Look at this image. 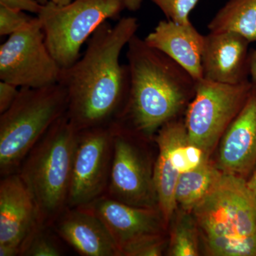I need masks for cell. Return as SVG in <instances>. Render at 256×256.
<instances>
[{"label":"cell","instance_id":"1","mask_svg":"<svg viewBox=\"0 0 256 256\" xmlns=\"http://www.w3.org/2000/svg\"><path fill=\"white\" fill-rule=\"evenodd\" d=\"M138 28L132 16L120 18L114 26L102 23L89 38L84 55L60 70L58 84L68 95L67 116L77 131L110 126L120 117L129 72L120 56Z\"/></svg>","mask_w":256,"mask_h":256},{"label":"cell","instance_id":"2","mask_svg":"<svg viewBox=\"0 0 256 256\" xmlns=\"http://www.w3.org/2000/svg\"><path fill=\"white\" fill-rule=\"evenodd\" d=\"M129 90L118 120L151 137L188 108L197 80L174 60L134 35L127 45Z\"/></svg>","mask_w":256,"mask_h":256},{"label":"cell","instance_id":"3","mask_svg":"<svg viewBox=\"0 0 256 256\" xmlns=\"http://www.w3.org/2000/svg\"><path fill=\"white\" fill-rule=\"evenodd\" d=\"M192 212L210 255L256 256V202L245 178L222 172Z\"/></svg>","mask_w":256,"mask_h":256},{"label":"cell","instance_id":"4","mask_svg":"<svg viewBox=\"0 0 256 256\" xmlns=\"http://www.w3.org/2000/svg\"><path fill=\"white\" fill-rule=\"evenodd\" d=\"M78 131L66 114L28 153L18 174L34 202L40 223L52 226L68 207Z\"/></svg>","mask_w":256,"mask_h":256},{"label":"cell","instance_id":"5","mask_svg":"<svg viewBox=\"0 0 256 256\" xmlns=\"http://www.w3.org/2000/svg\"><path fill=\"white\" fill-rule=\"evenodd\" d=\"M68 95L60 84L20 88L18 98L0 114V174L18 172L35 144L68 110Z\"/></svg>","mask_w":256,"mask_h":256},{"label":"cell","instance_id":"6","mask_svg":"<svg viewBox=\"0 0 256 256\" xmlns=\"http://www.w3.org/2000/svg\"><path fill=\"white\" fill-rule=\"evenodd\" d=\"M124 9L122 0H74L66 5L47 2L37 16L47 48L63 69L80 58L82 44L102 23Z\"/></svg>","mask_w":256,"mask_h":256},{"label":"cell","instance_id":"7","mask_svg":"<svg viewBox=\"0 0 256 256\" xmlns=\"http://www.w3.org/2000/svg\"><path fill=\"white\" fill-rule=\"evenodd\" d=\"M252 86L250 80L237 85L198 80L184 121L188 140L210 156L245 105Z\"/></svg>","mask_w":256,"mask_h":256},{"label":"cell","instance_id":"8","mask_svg":"<svg viewBox=\"0 0 256 256\" xmlns=\"http://www.w3.org/2000/svg\"><path fill=\"white\" fill-rule=\"evenodd\" d=\"M60 70L45 42L38 16L0 46V80L18 88H38L58 84Z\"/></svg>","mask_w":256,"mask_h":256},{"label":"cell","instance_id":"9","mask_svg":"<svg viewBox=\"0 0 256 256\" xmlns=\"http://www.w3.org/2000/svg\"><path fill=\"white\" fill-rule=\"evenodd\" d=\"M112 124L78 131L68 207H80L106 194L112 164Z\"/></svg>","mask_w":256,"mask_h":256},{"label":"cell","instance_id":"10","mask_svg":"<svg viewBox=\"0 0 256 256\" xmlns=\"http://www.w3.org/2000/svg\"><path fill=\"white\" fill-rule=\"evenodd\" d=\"M112 126L114 152L106 195L133 206L156 208L153 170L149 160L133 141L130 128L118 120Z\"/></svg>","mask_w":256,"mask_h":256},{"label":"cell","instance_id":"11","mask_svg":"<svg viewBox=\"0 0 256 256\" xmlns=\"http://www.w3.org/2000/svg\"><path fill=\"white\" fill-rule=\"evenodd\" d=\"M250 42L234 32H210L204 35L202 67L203 78L237 85L249 79Z\"/></svg>","mask_w":256,"mask_h":256},{"label":"cell","instance_id":"12","mask_svg":"<svg viewBox=\"0 0 256 256\" xmlns=\"http://www.w3.org/2000/svg\"><path fill=\"white\" fill-rule=\"evenodd\" d=\"M80 207L100 218L117 244L120 252L128 242L150 234H162L166 226L158 208L133 206L106 194Z\"/></svg>","mask_w":256,"mask_h":256},{"label":"cell","instance_id":"13","mask_svg":"<svg viewBox=\"0 0 256 256\" xmlns=\"http://www.w3.org/2000/svg\"><path fill=\"white\" fill-rule=\"evenodd\" d=\"M217 168L222 172L246 180L256 168V84L245 105L222 137Z\"/></svg>","mask_w":256,"mask_h":256},{"label":"cell","instance_id":"14","mask_svg":"<svg viewBox=\"0 0 256 256\" xmlns=\"http://www.w3.org/2000/svg\"><path fill=\"white\" fill-rule=\"evenodd\" d=\"M52 228L80 255L120 256L117 244L104 224L82 207H67Z\"/></svg>","mask_w":256,"mask_h":256},{"label":"cell","instance_id":"15","mask_svg":"<svg viewBox=\"0 0 256 256\" xmlns=\"http://www.w3.org/2000/svg\"><path fill=\"white\" fill-rule=\"evenodd\" d=\"M40 223L36 205L18 173L0 182V245L22 244ZM21 252V249H20Z\"/></svg>","mask_w":256,"mask_h":256},{"label":"cell","instance_id":"16","mask_svg":"<svg viewBox=\"0 0 256 256\" xmlns=\"http://www.w3.org/2000/svg\"><path fill=\"white\" fill-rule=\"evenodd\" d=\"M144 40L150 46L174 60L197 82L203 78L202 58L204 35L192 22L178 23L162 20Z\"/></svg>","mask_w":256,"mask_h":256},{"label":"cell","instance_id":"17","mask_svg":"<svg viewBox=\"0 0 256 256\" xmlns=\"http://www.w3.org/2000/svg\"><path fill=\"white\" fill-rule=\"evenodd\" d=\"M185 128L183 121H170L156 132V142L159 153L153 170V184L158 208L165 225L169 224L178 206L175 190L180 174L173 156L176 140Z\"/></svg>","mask_w":256,"mask_h":256},{"label":"cell","instance_id":"18","mask_svg":"<svg viewBox=\"0 0 256 256\" xmlns=\"http://www.w3.org/2000/svg\"><path fill=\"white\" fill-rule=\"evenodd\" d=\"M210 32H236L256 42V0H228L208 24Z\"/></svg>","mask_w":256,"mask_h":256},{"label":"cell","instance_id":"19","mask_svg":"<svg viewBox=\"0 0 256 256\" xmlns=\"http://www.w3.org/2000/svg\"><path fill=\"white\" fill-rule=\"evenodd\" d=\"M220 174L222 171L207 160L196 169L180 175L175 190L178 206L192 212L206 196Z\"/></svg>","mask_w":256,"mask_h":256},{"label":"cell","instance_id":"20","mask_svg":"<svg viewBox=\"0 0 256 256\" xmlns=\"http://www.w3.org/2000/svg\"><path fill=\"white\" fill-rule=\"evenodd\" d=\"M198 230L195 220L184 215L172 229L170 256H196L200 255Z\"/></svg>","mask_w":256,"mask_h":256},{"label":"cell","instance_id":"21","mask_svg":"<svg viewBox=\"0 0 256 256\" xmlns=\"http://www.w3.org/2000/svg\"><path fill=\"white\" fill-rule=\"evenodd\" d=\"M52 226L38 224L20 247L22 256H60L64 252L54 236L50 233Z\"/></svg>","mask_w":256,"mask_h":256},{"label":"cell","instance_id":"22","mask_svg":"<svg viewBox=\"0 0 256 256\" xmlns=\"http://www.w3.org/2000/svg\"><path fill=\"white\" fill-rule=\"evenodd\" d=\"M165 240L162 234H150L128 242L121 248V256H160Z\"/></svg>","mask_w":256,"mask_h":256},{"label":"cell","instance_id":"23","mask_svg":"<svg viewBox=\"0 0 256 256\" xmlns=\"http://www.w3.org/2000/svg\"><path fill=\"white\" fill-rule=\"evenodd\" d=\"M165 15L166 20L178 23L190 22V14L200 0H151Z\"/></svg>","mask_w":256,"mask_h":256},{"label":"cell","instance_id":"24","mask_svg":"<svg viewBox=\"0 0 256 256\" xmlns=\"http://www.w3.org/2000/svg\"><path fill=\"white\" fill-rule=\"evenodd\" d=\"M32 18L25 12L0 5V35L10 36L30 22Z\"/></svg>","mask_w":256,"mask_h":256},{"label":"cell","instance_id":"25","mask_svg":"<svg viewBox=\"0 0 256 256\" xmlns=\"http://www.w3.org/2000/svg\"><path fill=\"white\" fill-rule=\"evenodd\" d=\"M20 88L10 82H0V114L8 110L18 98Z\"/></svg>","mask_w":256,"mask_h":256},{"label":"cell","instance_id":"26","mask_svg":"<svg viewBox=\"0 0 256 256\" xmlns=\"http://www.w3.org/2000/svg\"><path fill=\"white\" fill-rule=\"evenodd\" d=\"M0 5L38 15L44 4L38 0H0Z\"/></svg>","mask_w":256,"mask_h":256},{"label":"cell","instance_id":"27","mask_svg":"<svg viewBox=\"0 0 256 256\" xmlns=\"http://www.w3.org/2000/svg\"><path fill=\"white\" fill-rule=\"evenodd\" d=\"M249 76L250 82L256 85V50L250 52L249 56Z\"/></svg>","mask_w":256,"mask_h":256},{"label":"cell","instance_id":"28","mask_svg":"<svg viewBox=\"0 0 256 256\" xmlns=\"http://www.w3.org/2000/svg\"><path fill=\"white\" fill-rule=\"evenodd\" d=\"M20 256V248L9 244L0 245V256Z\"/></svg>","mask_w":256,"mask_h":256},{"label":"cell","instance_id":"29","mask_svg":"<svg viewBox=\"0 0 256 256\" xmlns=\"http://www.w3.org/2000/svg\"><path fill=\"white\" fill-rule=\"evenodd\" d=\"M126 9L136 12L140 9L143 0H122Z\"/></svg>","mask_w":256,"mask_h":256},{"label":"cell","instance_id":"30","mask_svg":"<svg viewBox=\"0 0 256 256\" xmlns=\"http://www.w3.org/2000/svg\"><path fill=\"white\" fill-rule=\"evenodd\" d=\"M248 188L250 190L252 196L256 202V168L254 171L252 172L250 178L246 180Z\"/></svg>","mask_w":256,"mask_h":256},{"label":"cell","instance_id":"31","mask_svg":"<svg viewBox=\"0 0 256 256\" xmlns=\"http://www.w3.org/2000/svg\"><path fill=\"white\" fill-rule=\"evenodd\" d=\"M73 0H47V2H52L56 4L66 5L72 2Z\"/></svg>","mask_w":256,"mask_h":256},{"label":"cell","instance_id":"32","mask_svg":"<svg viewBox=\"0 0 256 256\" xmlns=\"http://www.w3.org/2000/svg\"><path fill=\"white\" fill-rule=\"evenodd\" d=\"M40 2H41L42 4H44L47 2V0H38Z\"/></svg>","mask_w":256,"mask_h":256}]
</instances>
